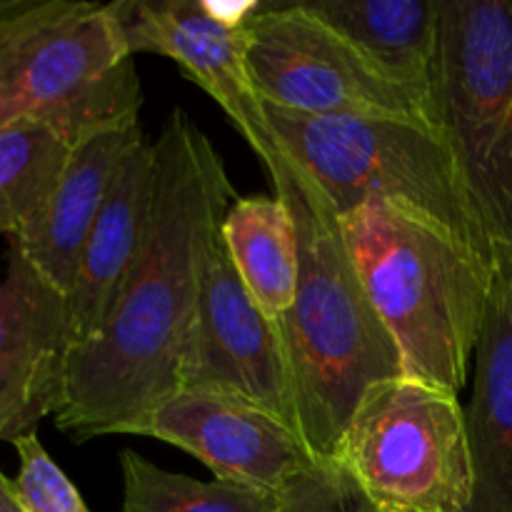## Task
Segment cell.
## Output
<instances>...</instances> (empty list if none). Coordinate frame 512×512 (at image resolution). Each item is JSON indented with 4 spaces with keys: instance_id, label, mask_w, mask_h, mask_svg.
<instances>
[{
    "instance_id": "17",
    "label": "cell",
    "mask_w": 512,
    "mask_h": 512,
    "mask_svg": "<svg viewBox=\"0 0 512 512\" xmlns=\"http://www.w3.org/2000/svg\"><path fill=\"white\" fill-rule=\"evenodd\" d=\"M75 143L38 118L0 125V235L23 233L53 195Z\"/></svg>"
},
{
    "instance_id": "4",
    "label": "cell",
    "mask_w": 512,
    "mask_h": 512,
    "mask_svg": "<svg viewBox=\"0 0 512 512\" xmlns=\"http://www.w3.org/2000/svg\"><path fill=\"white\" fill-rule=\"evenodd\" d=\"M263 113L340 218L365 203H388L495 260V243L438 125L395 115H308L265 103Z\"/></svg>"
},
{
    "instance_id": "2",
    "label": "cell",
    "mask_w": 512,
    "mask_h": 512,
    "mask_svg": "<svg viewBox=\"0 0 512 512\" xmlns=\"http://www.w3.org/2000/svg\"><path fill=\"white\" fill-rule=\"evenodd\" d=\"M298 240V285L278 320L293 375L298 425L318 458H333L360 395L403 375L400 353L370 303L343 223L323 190L268 128L250 140Z\"/></svg>"
},
{
    "instance_id": "23",
    "label": "cell",
    "mask_w": 512,
    "mask_h": 512,
    "mask_svg": "<svg viewBox=\"0 0 512 512\" xmlns=\"http://www.w3.org/2000/svg\"><path fill=\"white\" fill-rule=\"evenodd\" d=\"M0 512H23L13 490H10V480L3 473H0Z\"/></svg>"
},
{
    "instance_id": "6",
    "label": "cell",
    "mask_w": 512,
    "mask_h": 512,
    "mask_svg": "<svg viewBox=\"0 0 512 512\" xmlns=\"http://www.w3.org/2000/svg\"><path fill=\"white\" fill-rule=\"evenodd\" d=\"M428 98L485 233L512 245V0H440Z\"/></svg>"
},
{
    "instance_id": "22",
    "label": "cell",
    "mask_w": 512,
    "mask_h": 512,
    "mask_svg": "<svg viewBox=\"0 0 512 512\" xmlns=\"http://www.w3.org/2000/svg\"><path fill=\"white\" fill-rule=\"evenodd\" d=\"M275 512H378L335 458H318L283 485Z\"/></svg>"
},
{
    "instance_id": "14",
    "label": "cell",
    "mask_w": 512,
    "mask_h": 512,
    "mask_svg": "<svg viewBox=\"0 0 512 512\" xmlns=\"http://www.w3.org/2000/svg\"><path fill=\"white\" fill-rule=\"evenodd\" d=\"M143 128L138 123L98 130L75 143L53 195L10 245L65 298L78 278L80 255L105 203L120 158Z\"/></svg>"
},
{
    "instance_id": "20",
    "label": "cell",
    "mask_w": 512,
    "mask_h": 512,
    "mask_svg": "<svg viewBox=\"0 0 512 512\" xmlns=\"http://www.w3.org/2000/svg\"><path fill=\"white\" fill-rule=\"evenodd\" d=\"M65 353L0 355V443L35 433L63 400Z\"/></svg>"
},
{
    "instance_id": "3",
    "label": "cell",
    "mask_w": 512,
    "mask_h": 512,
    "mask_svg": "<svg viewBox=\"0 0 512 512\" xmlns=\"http://www.w3.org/2000/svg\"><path fill=\"white\" fill-rule=\"evenodd\" d=\"M340 223L405 378L460 395L495 260L388 203H365Z\"/></svg>"
},
{
    "instance_id": "11",
    "label": "cell",
    "mask_w": 512,
    "mask_h": 512,
    "mask_svg": "<svg viewBox=\"0 0 512 512\" xmlns=\"http://www.w3.org/2000/svg\"><path fill=\"white\" fill-rule=\"evenodd\" d=\"M113 5L130 53H158L178 63L248 143L268 128L248 73V23L258 3L113 0Z\"/></svg>"
},
{
    "instance_id": "15",
    "label": "cell",
    "mask_w": 512,
    "mask_h": 512,
    "mask_svg": "<svg viewBox=\"0 0 512 512\" xmlns=\"http://www.w3.org/2000/svg\"><path fill=\"white\" fill-rule=\"evenodd\" d=\"M380 70L428 90L440 0H300Z\"/></svg>"
},
{
    "instance_id": "24",
    "label": "cell",
    "mask_w": 512,
    "mask_h": 512,
    "mask_svg": "<svg viewBox=\"0 0 512 512\" xmlns=\"http://www.w3.org/2000/svg\"><path fill=\"white\" fill-rule=\"evenodd\" d=\"M15 3H18V0H0V15H3L5 10H10V8H13Z\"/></svg>"
},
{
    "instance_id": "5",
    "label": "cell",
    "mask_w": 512,
    "mask_h": 512,
    "mask_svg": "<svg viewBox=\"0 0 512 512\" xmlns=\"http://www.w3.org/2000/svg\"><path fill=\"white\" fill-rule=\"evenodd\" d=\"M143 90L113 3L18 0L0 15V125L38 118L80 143L138 123Z\"/></svg>"
},
{
    "instance_id": "16",
    "label": "cell",
    "mask_w": 512,
    "mask_h": 512,
    "mask_svg": "<svg viewBox=\"0 0 512 512\" xmlns=\"http://www.w3.org/2000/svg\"><path fill=\"white\" fill-rule=\"evenodd\" d=\"M220 238L260 310L273 320L288 315L298 285V240L288 205L278 195L235 198Z\"/></svg>"
},
{
    "instance_id": "13",
    "label": "cell",
    "mask_w": 512,
    "mask_h": 512,
    "mask_svg": "<svg viewBox=\"0 0 512 512\" xmlns=\"http://www.w3.org/2000/svg\"><path fill=\"white\" fill-rule=\"evenodd\" d=\"M465 423L475 473L468 512H512V245H495Z\"/></svg>"
},
{
    "instance_id": "7",
    "label": "cell",
    "mask_w": 512,
    "mask_h": 512,
    "mask_svg": "<svg viewBox=\"0 0 512 512\" xmlns=\"http://www.w3.org/2000/svg\"><path fill=\"white\" fill-rule=\"evenodd\" d=\"M333 458L378 512H468L475 473L458 395L420 380L373 383Z\"/></svg>"
},
{
    "instance_id": "18",
    "label": "cell",
    "mask_w": 512,
    "mask_h": 512,
    "mask_svg": "<svg viewBox=\"0 0 512 512\" xmlns=\"http://www.w3.org/2000/svg\"><path fill=\"white\" fill-rule=\"evenodd\" d=\"M120 512H275L278 495L225 480H195L158 468L135 450L120 453Z\"/></svg>"
},
{
    "instance_id": "10",
    "label": "cell",
    "mask_w": 512,
    "mask_h": 512,
    "mask_svg": "<svg viewBox=\"0 0 512 512\" xmlns=\"http://www.w3.org/2000/svg\"><path fill=\"white\" fill-rule=\"evenodd\" d=\"M123 435L175 445L195 455L215 480L275 495L318 460L303 433L278 413L215 390L180 388Z\"/></svg>"
},
{
    "instance_id": "19",
    "label": "cell",
    "mask_w": 512,
    "mask_h": 512,
    "mask_svg": "<svg viewBox=\"0 0 512 512\" xmlns=\"http://www.w3.org/2000/svg\"><path fill=\"white\" fill-rule=\"evenodd\" d=\"M68 348V298L8 243V273L0 280V355Z\"/></svg>"
},
{
    "instance_id": "1",
    "label": "cell",
    "mask_w": 512,
    "mask_h": 512,
    "mask_svg": "<svg viewBox=\"0 0 512 512\" xmlns=\"http://www.w3.org/2000/svg\"><path fill=\"white\" fill-rule=\"evenodd\" d=\"M153 148V210L138 258L103 330L65 353L53 423L75 443L123 435L180 390L208 255L238 198L220 153L183 108Z\"/></svg>"
},
{
    "instance_id": "12",
    "label": "cell",
    "mask_w": 512,
    "mask_h": 512,
    "mask_svg": "<svg viewBox=\"0 0 512 512\" xmlns=\"http://www.w3.org/2000/svg\"><path fill=\"white\" fill-rule=\"evenodd\" d=\"M155 173L158 160L153 143L138 135L115 168L103 208L80 255L78 278L68 295L70 348L93 340L108 320L148 233Z\"/></svg>"
},
{
    "instance_id": "9",
    "label": "cell",
    "mask_w": 512,
    "mask_h": 512,
    "mask_svg": "<svg viewBox=\"0 0 512 512\" xmlns=\"http://www.w3.org/2000/svg\"><path fill=\"white\" fill-rule=\"evenodd\" d=\"M180 388L253 400L300 430L293 375L278 320L268 318L248 293L220 233L205 265Z\"/></svg>"
},
{
    "instance_id": "21",
    "label": "cell",
    "mask_w": 512,
    "mask_h": 512,
    "mask_svg": "<svg viewBox=\"0 0 512 512\" xmlns=\"http://www.w3.org/2000/svg\"><path fill=\"white\" fill-rule=\"evenodd\" d=\"M13 448L20 465L18 475L10 480V490L23 512H90L73 480L43 448L38 433L23 435Z\"/></svg>"
},
{
    "instance_id": "8",
    "label": "cell",
    "mask_w": 512,
    "mask_h": 512,
    "mask_svg": "<svg viewBox=\"0 0 512 512\" xmlns=\"http://www.w3.org/2000/svg\"><path fill=\"white\" fill-rule=\"evenodd\" d=\"M248 73L273 108L430 120L428 90L380 70L300 0H258L248 23Z\"/></svg>"
}]
</instances>
